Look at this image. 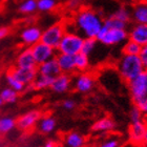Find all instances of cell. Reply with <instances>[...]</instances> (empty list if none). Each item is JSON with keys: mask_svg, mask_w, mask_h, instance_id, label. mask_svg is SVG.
<instances>
[{"mask_svg": "<svg viewBox=\"0 0 147 147\" xmlns=\"http://www.w3.org/2000/svg\"><path fill=\"white\" fill-rule=\"evenodd\" d=\"M77 30L83 35V38H95L103 25V19L99 13L90 7H83L78 11L75 18Z\"/></svg>", "mask_w": 147, "mask_h": 147, "instance_id": "6da1fadb", "label": "cell"}, {"mask_svg": "<svg viewBox=\"0 0 147 147\" xmlns=\"http://www.w3.org/2000/svg\"><path fill=\"white\" fill-rule=\"evenodd\" d=\"M74 58H75V68H76V71L84 73L89 67V58L87 56L83 55L82 53L77 54L76 56H74Z\"/></svg>", "mask_w": 147, "mask_h": 147, "instance_id": "cb8c5ba5", "label": "cell"}, {"mask_svg": "<svg viewBox=\"0 0 147 147\" xmlns=\"http://www.w3.org/2000/svg\"><path fill=\"white\" fill-rule=\"evenodd\" d=\"M44 147H59V145H58V143L55 142L54 140H49V141L44 144Z\"/></svg>", "mask_w": 147, "mask_h": 147, "instance_id": "ab89813d", "label": "cell"}, {"mask_svg": "<svg viewBox=\"0 0 147 147\" xmlns=\"http://www.w3.org/2000/svg\"><path fill=\"white\" fill-rule=\"evenodd\" d=\"M127 33H128V40L138 43L141 46L147 44V24L135 23L130 26Z\"/></svg>", "mask_w": 147, "mask_h": 147, "instance_id": "9c48e42d", "label": "cell"}, {"mask_svg": "<svg viewBox=\"0 0 147 147\" xmlns=\"http://www.w3.org/2000/svg\"><path fill=\"white\" fill-rule=\"evenodd\" d=\"M131 20L138 24H147V1L141 0L136 2L130 9Z\"/></svg>", "mask_w": 147, "mask_h": 147, "instance_id": "7c38bea8", "label": "cell"}, {"mask_svg": "<svg viewBox=\"0 0 147 147\" xmlns=\"http://www.w3.org/2000/svg\"><path fill=\"white\" fill-rule=\"evenodd\" d=\"M83 40H84V38L81 35L74 33V32L66 31L56 51L58 52V54L76 56L77 54L81 53Z\"/></svg>", "mask_w": 147, "mask_h": 147, "instance_id": "3957f363", "label": "cell"}, {"mask_svg": "<svg viewBox=\"0 0 147 147\" xmlns=\"http://www.w3.org/2000/svg\"><path fill=\"white\" fill-rule=\"evenodd\" d=\"M0 97L3 100L4 103H9V104H13L17 101L18 99V94L13 90L12 88L9 87H6V88H3L0 92Z\"/></svg>", "mask_w": 147, "mask_h": 147, "instance_id": "484cf974", "label": "cell"}, {"mask_svg": "<svg viewBox=\"0 0 147 147\" xmlns=\"http://www.w3.org/2000/svg\"><path fill=\"white\" fill-rule=\"evenodd\" d=\"M144 144H147V125H146V131H145V137H144Z\"/></svg>", "mask_w": 147, "mask_h": 147, "instance_id": "60d3db41", "label": "cell"}, {"mask_svg": "<svg viewBox=\"0 0 147 147\" xmlns=\"http://www.w3.org/2000/svg\"><path fill=\"white\" fill-rule=\"evenodd\" d=\"M85 142V138L76 131L69 132L65 137V144L67 147H84Z\"/></svg>", "mask_w": 147, "mask_h": 147, "instance_id": "ffe728a7", "label": "cell"}, {"mask_svg": "<svg viewBox=\"0 0 147 147\" xmlns=\"http://www.w3.org/2000/svg\"><path fill=\"white\" fill-rule=\"evenodd\" d=\"M111 16L117 19H119V20H121V21L125 22V23H128V24L129 22L131 21V13H130V9H128L125 6L119 7Z\"/></svg>", "mask_w": 147, "mask_h": 147, "instance_id": "4316f807", "label": "cell"}, {"mask_svg": "<svg viewBox=\"0 0 147 147\" xmlns=\"http://www.w3.org/2000/svg\"><path fill=\"white\" fill-rule=\"evenodd\" d=\"M67 5H68V7L71 9H78V7H80V5H81V0H68Z\"/></svg>", "mask_w": 147, "mask_h": 147, "instance_id": "74e56055", "label": "cell"}, {"mask_svg": "<svg viewBox=\"0 0 147 147\" xmlns=\"http://www.w3.org/2000/svg\"><path fill=\"white\" fill-rule=\"evenodd\" d=\"M37 9V0H23L19 5V12L22 14H32Z\"/></svg>", "mask_w": 147, "mask_h": 147, "instance_id": "f1b7e54d", "label": "cell"}, {"mask_svg": "<svg viewBox=\"0 0 147 147\" xmlns=\"http://www.w3.org/2000/svg\"><path fill=\"white\" fill-rule=\"evenodd\" d=\"M55 58L62 74H67L68 75L69 73L76 71L74 56L65 55V54H57Z\"/></svg>", "mask_w": 147, "mask_h": 147, "instance_id": "ac0fdd59", "label": "cell"}, {"mask_svg": "<svg viewBox=\"0 0 147 147\" xmlns=\"http://www.w3.org/2000/svg\"><path fill=\"white\" fill-rule=\"evenodd\" d=\"M41 118V113L38 110H32L30 113H24L21 116L17 121H16V126L19 129L26 130V129L32 128Z\"/></svg>", "mask_w": 147, "mask_h": 147, "instance_id": "4fadbf2b", "label": "cell"}, {"mask_svg": "<svg viewBox=\"0 0 147 147\" xmlns=\"http://www.w3.org/2000/svg\"><path fill=\"white\" fill-rule=\"evenodd\" d=\"M135 105L141 110V113H143V115H146L147 113V97L143 99V100H141L140 102H138V103Z\"/></svg>", "mask_w": 147, "mask_h": 147, "instance_id": "d590c367", "label": "cell"}, {"mask_svg": "<svg viewBox=\"0 0 147 147\" xmlns=\"http://www.w3.org/2000/svg\"><path fill=\"white\" fill-rule=\"evenodd\" d=\"M139 58H140L142 64L144 66V69L147 71V44L146 45L141 46V51H140V54H139Z\"/></svg>", "mask_w": 147, "mask_h": 147, "instance_id": "e575fe53", "label": "cell"}, {"mask_svg": "<svg viewBox=\"0 0 147 147\" xmlns=\"http://www.w3.org/2000/svg\"><path fill=\"white\" fill-rule=\"evenodd\" d=\"M96 84L95 77L89 73H81L75 80V88L77 92L86 94L89 92Z\"/></svg>", "mask_w": 147, "mask_h": 147, "instance_id": "30bf717a", "label": "cell"}, {"mask_svg": "<svg viewBox=\"0 0 147 147\" xmlns=\"http://www.w3.org/2000/svg\"><path fill=\"white\" fill-rule=\"evenodd\" d=\"M54 79H55V78H51V77L38 75V76L36 77V79L34 80V82L31 84V86L34 89H36V90L49 88V87H51V85L53 84Z\"/></svg>", "mask_w": 147, "mask_h": 147, "instance_id": "7402d4cb", "label": "cell"}, {"mask_svg": "<svg viewBox=\"0 0 147 147\" xmlns=\"http://www.w3.org/2000/svg\"><path fill=\"white\" fill-rule=\"evenodd\" d=\"M41 35H42V31L38 26H28L21 32L20 38L24 44L33 46L36 43L40 42Z\"/></svg>", "mask_w": 147, "mask_h": 147, "instance_id": "5bb4252c", "label": "cell"}, {"mask_svg": "<svg viewBox=\"0 0 147 147\" xmlns=\"http://www.w3.org/2000/svg\"><path fill=\"white\" fill-rule=\"evenodd\" d=\"M146 131V124L143 121L137 123H131L128 128L129 141L134 145L140 146L144 144V137Z\"/></svg>", "mask_w": 147, "mask_h": 147, "instance_id": "ba28073f", "label": "cell"}, {"mask_svg": "<svg viewBox=\"0 0 147 147\" xmlns=\"http://www.w3.org/2000/svg\"><path fill=\"white\" fill-rule=\"evenodd\" d=\"M96 40L106 46L118 45L128 40V33L127 30H107L102 25Z\"/></svg>", "mask_w": 147, "mask_h": 147, "instance_id": "277c9868", "label": "cell"}, {"mask_svg": "<svg viewBox=\"0 0 147 147\" xmlns=\"http://www.w3.org/2000/svg\"><path fill=\"white\" fill-rule=\"evenodd\" d=\"M16 67L22 68V69H36L37 68V64L30 47L22 51L19 54L16 61Z\"/></svg>", "mask_w": 147, "mask_h": 147, "instance_id": "2e32d148", "label": "cell"}, {"mask_svg": "<svg viewBox=\"0 0 147 147\" xmlns=\"http://www.w3.org/2000/svg\"><path fill=\"white\" fill-rule=\"evenodd\" d=\"M66 33V26L62 22H57L44 30L41 35L40 42L49 46L54 49H57L62 37Z\"/></svg>", "mask_w": 147, "mask_h": 147, "instance_id": "5b68a950", "label": "cell"}, {"mask_svg": "<svg viewBox=\"0 0 147 147\" xmlns=\"http://www.w3.org/2000/svg\"><path fill=\"white\" fill-rule=\"evenodd\" d=\"M117 69L120 77L127 83L137 78L145 71L139 56L128 55H123L120 58L117 64Z\"/></svg>", "mask_w": 147, "mask_h": 147, "instance_id": "7a4b0ae2", "label": "cell"}, {"mask_svg": "<svg viewBox=\"0 0 147 147\" xmlns=\"http://www.w3.org/2000/svg\"><path fill=\"white\" fill-rule=\"evenodd\" d=\"M3 104H4V102H3V100L1 99V97H0V106H2Z\"/></svg>", "mask_w": 147, "mask_h": 147, "instance_id": "7bdbcfd3", "label": "cell"}, {"mask_svg": "<svg viewBox=\"0 0 147 147\" xmlns=\"http://www.w3.org/2000/svg\"><path fill=\"white\" fill-rule=\"evenodd\" d=\"M16 126V121L13 118H2L0 119V134H6L11 131Z\"/></svg>", "mask_w": 147, "mask_h": 147, "instance_id": "1f68e13d", "label": "cell"}, {"mask_svg": "<svg viewBox=\"0 0 147 147\" xmlns=\"http://www.w3.org/2000/svg\"><path fill=\"white\" fill-rule=\"evenodd\" d=\"M103 26L107 30H127L128 23H125L110 15L103 20Z\"/></svg>", "mask_w": 147, "mask_h": 147, "instance_id": "44dd1931", "label": "cell"}, {"mask_svg": "<svg viewBox=\"0 0 147 147\" xmlns=\"http://www.w3.org/2000/svg\"><path fill=\"white\" fill-rule=\"evenodd\" d=\"M141 51V45H139L138 43L127 40L124 44L122 49L123 55H128V56H139Z\"/></svg>", "mask_w": 147, "mask_h": 147, "instance_id": "d4e9b609", "label": "cell"}, {"mask_svg": "<svg viewBox=\"0 0 147 147\" xmlns=\"http://www.w3.org/2000/svg\"><path fill=\"white\" fill-rule=\"evenodd\" d=\"M9 73L24 86L31 85L32 83L34 82V80L36 79V77L38 76L37 68L36 69H22V68L18 67H13L9 69Z\"/></svg>", "mask_w": 147, "mask_h": 147, "instance_id": "8fae6325", "label": "cell"}, {"mask_svg": "<svg viewBox=\"0 0 147 147\" xmlns=\"http://www.w3.org/2000/svg\"><path fill=\"white\" fill-rule=\"evenodd\" d=\"M116 128V123L108 117L102 118L92 126V130L95 132H107Z\"/></svg>", "mask_w": 147, "mask_h": 147, "instance_id": "d6986e66", "label": "cell"}, {"mask_svg": "<svg viewBox=\"0 0 147 147\" xmlns=\"http://www.w3.org/2000/svg\"><path fill=\"white\" fill-rule=\"evenodd\" d=\"M39 128L40 131L43 134H51L55 130L56 127V120L53 117H45L39 120Z\"/></svg>", "mask_w": 147, "mask_h": 147, "instance_id": "603a6c76", "label": "cell"}, {"mask_svg": "<svg viewBox=\"0 0 147 147\" xmlns=\"http://www.w3.org/2000/svg\"><path fill=\"white\" fill-rule=\"evenodd\" d=\"M121 143L122 141L119 137H111V138L105 140L104 142H102L99 147H120Z\"/></svg>", "mask_w": 147, "mask_h": 147, "instance_id": "836d02e7", "label": "cell"}, {"mask_svg": "<svg viewBox=\"0 0 147 147\" xmlns=\"http://www.w3.org/2000/svg\"><path fill=\"white\" fill-rule=\"evenodd\" d=\"M62 106H63L65 109L71 110L76 107V102L74 101V100H71V99H67V100H65V101L62 103Z\"/></svg>", "mask_w": 147, "mask_h": 147, "instance_id": "8d00e7d4", "label": "cell"}, {"mask_svg": "<svg viewBox=\"0 0 147 147\" xmlns=\"http://www.w3.org/2000/svg\"><path fill=\"white\" fill-rule=\"evenodd\" d=\"M143 122H144L145 124L147 125V113H146V115H144V121H143Z\"/></svg>", "mask_w": 147, "mask_h": 147, "instance_id": "b9f144b4", "label": "cell"}, {"mask_svg": "<svg viewBox=\"0 0 147 147\" xmlns=\"http://www.w3.org/2000/svg\"><path fill=\"white\" fill-rule=\"evenodd\" d=\"M34 57V60L36 62L37 66L42 64L44 62L49 61L51 59H54L56 57V49L49 47V46L43 44L42 42H38L35 45L30 47Z\"/></svg>", "mask_w": 147, "mask_h": 147, "instance_id": "52a82bcc", "label": "cell"}, {"mask_svg": "<svg viewBox=\"0 0 147 147\" xmlns=\"http://www.w3.org/2000/svg\"><path fill=\"white\" fill-rule=\"evenodd\" d=\"M71 79L67 74H60L57 76L53 81V84L51 85L49 88L53 92H57V94H63V92H67L69 87H71Z\"/></svg>", "mask_w": 147, "mask_h": 147, "instance_id": "e0dca14e", "label": "cell"}, {"mask_svg": "<svg viewBox=\"0 0 147 147\" xmlns=\"http://www.w3.org/2000/svg\"><path fill=\"white\" fill-rule=\"evenodd\" d=\"M6 82H7V84H9V88H12L13 90H15L17 94L23 92L25 88V86L23 85L21 82H19L16 78H14L9 73H7V75H6Z\"/></svg>", "mask_w": 147, "mask_h": 147, "instance_id": "f546056e", "label": "cell"}, {"mask_svg": "<svg viewBox=\"0 0 147 147\" xmlns=\"http://www.w3.org/2000/svg\"><path fill=\"white\" fill-rule=\"evenodd\" d=\"M129 120L131 123H137L143 121V113L136 105H134L129 110Z\"/></svg>", "mask_w": 147, "mask_h": 147, "instance_id": "d6a6232c", "label": "cell"}, {"mask_svg": "<svg viewBox=\"0 0 147 147\" xmlns=\"http://www.w3.org/2000/svg\"><path fill=\"white\" fill-rule=\"evenodd\" d=\"M57 5V0H37V9L41 12H51Z\"/></svg>", "mask_w": 147, "mask_h": 147, "instance_id": "4dcf8cb0", "label": "cell"}, {"mask_svg": "<svg viewBox=\"0 0 147 147\" xmlns=\"http://www.w3.org/2000/svg\"><path fill=\"white\" fill-rule=\"evenodd\" d=\"M132 102L137 104L138 102L147 97V71H144L137 78L127 83Z\"/></svg>", "mask_w": 147, "mask_h": 147, "instance_id": "8992f818", "label": "cell"}, {"mask_svg": "<svg viewBox=\"0 0 147 147\" xmlns=\"http://www.w3.org/2000/svg\"><path fill=\"white\" fill-rule=\"evenodd\" d=\"M97 40L95 38H84L83 40V44L82 47H81V53L83 55L89 57V55L94 52V49H96V45H97Z\"/></svg>", "mask_w": 147, "mask_h": 147, "instance_id": "83f0119b", "label": "cell"}, {"mask_svg": "<svg viewBox=\"0 0 147 147\" xmlns=\"http://www.w3.org/2000/svg\"><path fill=\"white\" fill-rule=\"evenodd\" d=\"M37 73H38V75L51 77V78H56L60 74H62L60 68H59L58 63L56 61V58L51 59L49 61L38 65L37 66Z\"/></svg>", "mask_w": 147, "mask_h": 147, "instance_id": "9a60e30c", "label": "cell"}, {"mask_svg": "<svg viewBox=\"0 0 147 147\" xmlns=\"http://www.w3.org/2000/svg\"><path fill=\"white\" fill-rule=\"evenodd\" d=\"M9 34V30L7 28H4V26L0 28V40H2L3 38H5Z\"/></svg>", "mask_w": 147, "mask_h": 147, "instance_id": "f35d334b", "label": "cell"}]
</instances>
